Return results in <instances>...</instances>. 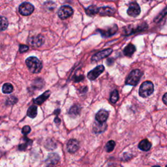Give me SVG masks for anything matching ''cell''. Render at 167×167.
<instances>
[{
  "label": "cell",
  "mask_w": 167,
  "mask_h": 167,
  "mask_svg": "<svg viewBox=\"0 0 167 167\" xmlns=\"http://www.w3.org/2000/svg\"><path fill=\"white\" fill-rule=\"evenodd\" d=\"M112 52V49H111V48L105 49V50H103V51H100L92 56L91 61L93 62L98 61L101 60L103 59V58L106 57L107 56H109Z\"/></svg>",
  "instance_id": "cell-7"
},
{
  "label": "cell",
  "mask_w": 167,
  "mask_h": 167,
  "mask_svg": "<svg viewBox=\"0 0 167 167\" xmlns=\"http://www.w3.org/2000/svg\"><path fill=\"white\" fill-rule=\"evenodd\" d=\"M30 131H31V128L30 126H28V125L24 126L22 128V133L25 135H27Z\"/></svg>",
  "instance_id": "cell-27"
},
{
  "label": "cell",
  "mask_w": 167,
  "mask_h": 167,
  "mask_svg": "<svg viewBox=\"0 0 167 167\" xmlns=\"http://www.w3.org/2000/svg\"><path fill=\"white\" fill-rule=\"evenodd\" d=\"M142 75V72L139 69H135L130 72L126 78L125 84L130 86H136L139 82Z\"/></svg>",
  "instance_id": "cell-3"
},
{
  "label": "cell",
  "mask_w": 167,
  "mask_h": 167,
  "mask_svg": "<svg viewBox=\"0 0 167 167\" xmlns=\"http://www.w3.org/2000/svg\"><path fill=\"white\" fill-rule=\"evenodd\" d=\"M166 14H167V7L166 8H165L160 14H159V16L156 18L155 21L156 22H159V21H160L162 18H163V17L165 16L166 15Z\"/></svg>",
  "instance_id": "cell-26"
},
{
  "label": "cell",
  "mask_w": 167,
  "mask_h": 167,
  "mask_svg": "<svg viewBox=\"0 0 167 167\" xmlns=\"http://www.w3.org/2000/svg\"><path fill=\"white\" fill-rule=\"evenodd\" d=\"M45 42V39L43 38L42 36L39 35L37 36H34L32 37L29 40V43L35 47H41Z\"/></svg>",
  "instance_id": "cell-9"
},
{
  "label": "cell",
  "mask_w": 167,
  "mask_h": 167,
  "mask_svg": "<svg viewBox=\"0 0 167 167\" xmlns=\"http://www.w3.org/2000/svg\"><path fill=\"white\" fill-rule=\"evenodd\" d=\"M153 167H161V166H154Z\"/></svg>",
  "instance_id": "cell-31"
},
{
  "label": "cell",
  "mask_w": 167,
  "mask_h": 167,
  "mask_svg": "<svg viewBox=\"0 0 167 167\" xmlns=\"http://www.w3.org/2000/svg\"><path fill=\"white\" fill-rule=\"evenodd\" d=\"M115 10L110 7H103L99 9V14L101 16H112L114 14Z\"/></svg>",
  "instance_id": "cell-13"
},
{
  "label": "cell",
  "mask_w": 167,
  "mask_h": 167,
  "mask_svg": "<svg viewBox=\"0 0 167 167\" xmlns=\"http://www.w3.org/2000/svg\"><path fill=\"white\" fill-rule=\"evenodd\" d=\"M29 49L28 46L27 45H20V47H19V50H20V52L21 53H24L26 51H27Z\"/></svg>",
  "instance_id": "cell-28"
},
{
  "label": "cell",
  "mask_w": 167,
  "mask_h": 167,
  "mask_svg": "<svg viewBox=\"0 0 167 167\" xmlns=\"http://www.w3.org/2000/svg\"><path fill=\"white\" fill-rule=\"evenodd\" d=\"M105 70V67L103 65H99L97 67H96L92 71L88 72V78L91 80V81H93V80L96 79Z\"/></svg>",
  "instance_id": "cell-8"
},
{
  "label": "cell",
  "mask_w": 167,
  "mask_h": 167,
  "mask_svg": "<svg viewBox=\"0 0 167 167\" xmlns=\"http://www.w3.org/2000/svg\"><path fill=\"white\" fill-rule=\"evenodd\" d=\"M115 146V143L114 140L108 141L106 144V150L108 152H111L114 150Z\"/></svg>",
  "instance_id": "cell-25"
},
{
  "label": "cell",
  "mask_w": 167,
  "mask_h": 167,
  "mask_svg": "<svg viewBox=\"0 0 167 167\" xmlns=\"http://www.w3.org/2000/svg\"><path fill=\"white\" fill-rule=\"evenodd\" d=\"M154 91L153 83L150 81H146L142 84L139 90V95L142 97H147L151 96Z\"/></svg>",
  "instance_id": "cell-2"
},
{
  "label": "cell",
  "mask_w": 167,
  "mask_h": 167,
  "mask_svg": "<svg viewBox=\"0 0 167 167\" xmlns=\"http://www.w3.org/2000/svg\"><path fill=\"white\" fill-rule=\"evenodd\" d=\"M163 103L167 106V93L164 95L163 97Z\"/></svg>",
  "instance_id": "cell-29"
},
{
  "label": "cell",
  "mask_w": 167,
  "mask_h": 167,
  "mask_svg": "<svg viewBox=\"0 0 167 167\" xmlns=\"http://www.w3.org/2000/svg\"><path fill=\"white\" fill-rule=\"evenodd\" d=\"M135 50H136L135 47L132 44H129L124 48V50H123V54H124L126 56L130 57L134 54Z\"/></svg>",
  "instance_id": "cell-18"
},
{
  "label": "cell",
  "mask_w": 167,
  "mask_h": 167,
  "mask_svg": "<svg viewBox=\"0 0 167 167\" xmlns=\"http://www.w3.org/2000/svg\"><path fill=\"white\" fill-rule=\"evenodd\" d=\"M99 12V8L96 5H91L86 10V13L89 16H94Z\"/></svg>",
  "instance_id": "cell-19"
},
{
  "label": "cell",
  "mask_w": 167,
  "mask_h": 167,
  "mask_svg": "<svg viewBox=\"0 0 167 167\" xmlns=\"http://www.w3.org/2000/svg\"><path fill=\"white\" fill-rule=\"evenodd\" d=\"M127 12L128 15L130 17H136L140 13V6L136 2H131L129 5V8Z\"/></svg>",
  "instance_id": "cell-6"
},
{
  "label": "cell",
  "mask_w": 167,
  "mask_h": 167,
  "mask_svg": "<svg viewBox=\"0 0 167 167\" xmlns=\"http://www.w3.org/2000/svg\"><path fill=\"white\" fill-rule=\"evenodd\" d=\"M34 11V6L27 2L22 3L19 7V12L23 16H28Z\"/></svg>",
  "instance_id": "cell-4"
},
{
  "label": "cell",
  "mask_w": 167,
  "mask_h": 167,
  "mask_svg": "<svg viewBox=\"0 0 167 167\" xmlns=\"http://www.w3.org/2000/svg\"><path fill=\"white\" fill-rule=\"evenodd\" d=\"M58 17L61 19H67L69 18L73 14V10L71 7L67 5L62 6L58 11Z\"/></svg>",
  "instance_id": "cell-5"
},
{
  "label": "cell",
  "mask_w": 167,
  "mask_h": 167,
  "mask_svg": "<svg viewBox=\"0 0 167 167\" xmlns=\"http://www.w3.org/2000/svg\"><path fill=\"white\" fill-rule=\"evenodd\" d=\"M60 161V157L57 154L52 153L50 154L46 160V164L48 166H52L56 165Z\"/></svg>",
  "instance_id": "cell-10"
},
{
  "label": "cell",
  "mask_w": 167,
  "mask_h": 167,
  "mask_svg": "<svg viewBox=\"0 0 167 167\" xmlns=\"http://www.w3.org/2000/svg\"><path fill=\"white\" fill-rule=\"evenodd\" d=\"M118 99H119V93L117 90H115L111 93L110 100L111 101V103H115L116 102H117Z\"/></svg>",
  "instance_id": "cell-24"
},
{
  "label": "cell",
  "mask_w": 167,
  "mask_h": 167,
  "mask_svg": "<svg viewBox=\"0 0 167 167\" xmlns=\"http://www.w3.org/2000/svg\"><path fill=\"white\" fill-rule=\"evenodd\" d=\"M12 91H13V86L11 84L6 83V84H3V86L2 87V91L4 93L9 94V93H12Z\"/></svg>",
  "instance_id": "cell-23"
},
{
  "label": "cell",
  "mask_w": 167,
  "mask_h": 167,
  "mask_svg": "<svg viewBox=\"0 0 167 167\" xmlns=\"http://www.w3.org/2000/svg\"><path fill=\"white\" fill-rule=\"evenodd\" d=\"M108 118V112L105 110L99 111L96 115V120L100 123H105L107 120Z\"/></svg>",
  "instance_id": "cell-14"
},
{
  "label": "cell",
  "mask_w": 167,
  "mask_h": 167,
  "mask_svg": "<svg viewBox=\"0 0 167 167\" xmlns=\"http://www.w3.org/2000/svg\"><path fill=\"white\" fill-rule=\"evenodd\" d=\"M55 122H56V123H57V124H59V123L61 122V120H60L59 118H58L57 117H56V118H55Z\"/></svg>",
  "instance_id": "cell-30"
},
{
  "label": "cell",
  "mask_w": 167,
  "mask_h": 167,
  "mask_svg": "<svg viewBox=\"0 0 167 167\" xmlns=\"http://www.w3.org/2000/svg\"><path fill=\"white\" fill-rule=\"evenodd\" d=\"M117 30H118L117 26L113 25L112 26L110 27H108L107 30H99V32H101V35H102L103 36L106 37H110V36L115 33Z\"/></svg>",
  "instance_id": "cell-12"
},
{
  "label": "cell",
  "mask_w": 167,
  "mask_h": 167,
  "mask_svg": "<svg viewBox=\"0 0 167 167\" xmlns=\"http://www.w3.org/2000/svg\"><path fill=\"white\" fill-rule=\"evenodd\" d=\"M27 115L31 118H34L37 116V107L35 105H32L30 108H28L27 112Z\"/></svg>",
  "instance_id": "cell-20"
},
{
  "label": "cell",
  "mask_w": 167,
  "mask_h": 167,
  "mask_svg": "<svg viewBox=\"0 0 167 167\" xmlns=\"http://www.w3.org/2000/svg\"><path fill=\"white\" fill-rule=\"evenodd\" d=\"M166 167H167V166H166Z\"/></svg>",
  "instance_id": "cell-32"
},
{
  "label": "cell",
  "mask_w": 167,
  "mask_h": 167,
  "mask_svg": "<svg viewBox=\"0 0 167 167\" xmlns=\"http://www.w3.org/2000/svg\"><path fill=\"white\" fill-rule=\"evenodd\" d=\"M9 25L8 20L3 17H0V31H3L7 28Z\"/></svg>",
  "instance_id": "cell-22"
},
{
  "label": "cell",
  "mask_w": 167,
  "mask_h": 167,
  "mask_svg": "<svg viewBox=\"0 0 167 167\" xmlns=\"http://www.w3.org/2000/svg\"><path fill=\"white\" fill-rule=\"evenodd\" d=\"M107 127V125L106 124V123H100L98 122L97 123H95L93 125V131L95 132L96 133H102L106 130Z\"/></svg>",
  "instance_id": "cell-15"
},
{
  "label": "cell",
  "mask_w": 167,
  "mask_h": 167,
  "mask_svg": "<svg viewBox=\"0 0 167 167\" xmlns=\"http://www.w3.org/2000/svg\"><path fill=\"white\" fill-rule=\"evenodd\" d=\"M151 147V144L147 139L142 140L139 144V148L144 151H149Z\"/></svg>",
  "instance_id": "cell-17"
},
{
  "label": "cell",
  "mask_w": 167,
  "mask_h": 167,
  "mask_svg": "<svg viewBox=\"0 0 167 167\" xmlns=\"http://www.w3.org/2000/svg\"><path fill=\"white\" fill-rule=\"evenodd\" d=\"M26 63L28 69L33 73H38L42 67V63L36 57H29L26 60Z\"/></svg>",
  "instance_id": "cell-1"
},
{
  "label": "cell",
  "mask_w": 167,
  "mask_h": 167,
  "mask_svg": "<svg viewBox=\"0 0 167 167\" xmlns=\"http://www.w3.org/2000/svg\"><path fill=\"white\" fill-rule=\"evenodd\" d=\"M80 112H81V108L78 105H75L71 108L69 114L72 117H76V116L79 115Z\"/></svg>",
  "instance_id": "cell-21"
},
{
  "label": "cell",
  "mask_w": 167,
  "mask_h": 167,
  "mask_svg": "<svg viewBox=\"0 0 167 167\" xmlns=\"http://www.w3.org/2000/svg\"><path fill=\"white\" fill-rule=\"evenodd\" d=\"M67 148L69 153H75L79 148V142L75 139H71L67 143Z\"/></svg>",
  "instance_id": "cell-11"
},
{
  "label": "cell",
  "mask_w": 167,
  "mask_h": 167,
  "mask_svg": "<svg viewBox=\"0 0 167 167\" xmlns=\"http://www.w3.org/2000/svg\"><path fill=\"white\" fill-rule=\"evenodd\" d=\"M50 95V91L49 90H48V91H45L44 93H42L41 96H40L37 98H36L34 100V103L35 104L39 105H42L49 97Z\"/></svg>",
  "instance_id": "cell-16"
}]
</instances>
